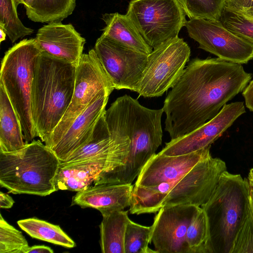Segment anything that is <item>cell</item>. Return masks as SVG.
Wrapping results in <instances>:
<instances>
[{
	"instance_id": "42",
	"label": "cell",
	"mask_w": 253,
	"mask_h": 253,
	"mask_svg": "<svg viewBox=\"0 0 253 253\" xmlns=\"http://www.w3.org/2000/svg\"><path fill=\"white\" fill-rule=\"evenodd\" d=\"M249 180V182L250 186L253 188V181L250 180Z\"/></svg>"
},
{
	"instance_id": "15",
	"label": "cell",
	"mask_w": 253,
	"mask_h": 253,
	"mask_svg": "<svg viewBox=\"0 0 253 253\" xmlns=\"http://www.w3.org/2000/svg\"><path fill=\"white\" fill-rule=\"evenodd\" d=\"M211 146L190 154L167 156L155 154L145 164L134 185L150 187L179 179L209 155Z\"/></svg>"
},
{
	"instance_id": "8",
	"label": "cell",
	"mask_w": 253,
	"mask_h": 253,
	"mask_svg": "<svg viewBox=\"0 0 253 253\" xmlns=\"http://www.w3.org/2000/svg\"><path fill=\"white\" fill-rule=\"evenodd\" d=\"M114 89L94 49L83 54L77 65L71 102L44 144L51 149L74 120L93 101L102 95L109 96Z\"/></svg>"
},
{
	"instance_id": "1",
	"label": "cell",
	"mask_w": 253,
	"mask_h": 253,
	"mask_svg": "<svg viewBox=\"0 0 253 253\" xmlns=\"http://www.w3.org/2000/svg\"><path fill=\"white\" fill-rule=\"evenodd\" d=\"M252 79L241 64L219 58L192 59L167 95L162 108L171 140L213 118Z\"/></svg>"
},
{
	"instance_id": "13",
	"label": "cell",
	"mask_w": 253,
	"mask_h": 253,
	"mask_svg": "<svg viewBox=\"0 0 253 253\" xmlns=\"http://www.w3.org/2000/svg\"><path fill=\"white\" fill-rule=\"evenodd\" d=\"M201 208L191 205L161 208L151 226V242L156 252L191 253L186 240V232Z\"/></svg>"
},
{
	"instance_id": "30",
	"label": "cell",
	"mask_w": 253,
	"mask_h": 253,
	"mask_svg": "<svg viewBox=\"0 0 253 253\" xmlns=\"http://www.w3.org/2000/svg\"><path fill=\"white\" fill-rule=\"evenodd\" d=\"M219 20L230 32L253 43V18L224 6Z\"/></svg>"
},
{
	"instance_id": "7",
	"label": "cell",
	"mask_w": 253,
	"mask_h": 253,
	"mask_svg": "<svg viewBox=\"0 0 253 253\" xmlns=\"http://www.w3.org/2000/svg\"><path fill=\"white\" fill-rule=\"evenodd\" d=\"M126 15L153 49L178 37L187 21L179 0H131Z\"/></svg>"
},
{
	"instance_id": "26",
	"label": "cell",
	"mask_w": 253,
	"mask_h": 253,
	"mask_svg": "<svg viewBox=\"0 0 253 253\" xmlns=\"http://www.w3.org/2000/svg\"><path fill=\"white\" fill-rule=\"evenodd\" d=\"M0 26L4 29L12 43L34 32L33 29L25 27L18 18L13 0H0Z\"/></svg>"
},
{
	"instance_id": "2",
	"label": "cell",
	"mask_w": 253,
	"mask_h": 253,
	"mask_svg": "<svg viewBox=\"0 0 253 253\" xmlns=\"http://www.w3.org/2000/svg\"><path fill=\"white\" fill-rule=\"evenodd\" d=\"M163 108L151 109L125 94L106 110L104 117L116 154L124 165L107 173L108 183H131L162 141Z\"/></svg>"
},
{
	"instance_id": "38",
	"label": "cell",
	"mask_w": 253,
	"mask_h": 253,
	"mask_svg": "<svg viewBox=\"0 0 253 253\" xmlns=\"http://www.w3.org/2000/svg\"><path fill=\"white\" fill-rule=\"evenodd\" d=\"M250 206L253 216V188L251 186L250 188Z\"/></svg>"
},
{
	"instance_id": "34",
	"label": "cell",
	"mask_w": 253,
	"mask_h": 253,
	"mask_svg": "<svg viewBox=\"0 0 253 253\" xmlns=\"http://www.w3.org/2000/svg\"><path fill=\"white\" fill-rule=\"evenodd\" d=\"M245 105L251 111L253 112V80L250 81L242 91Z\"/></svg>"
},
{
	"instance_id": "40",
	"label": "cell",
	"mask_w": 253,
	"mask_h": 253,
	"mask_svg": "<svg viewBox=\"0 0 253 253\" xmlns=\"http://www.w3.org/2000/svg\"><path fill=\"white\" fill-rule=\"evenodd\" d=\"M248 180L253 181V169H252L249 173Z\"/></svg>"
},
{
	"instance_id": "41",
	"label": "cell",
	"mask_w": 253,
	"mask_h": 253,
	"mask_svg": "<svg viewBox=\"0 0 253 253\" xmlns=\"http://www.w3.org/2000/svg\"><path fill=\"white\" fill-rule=\"evenodd\" d=\"M240 13H241V12H240ZM252 13H253V9L251 10H250V11H248V12H246V13H242V14H245V15H250V14H252Z\"/></svg>"
},
{
	"instance_id": "31",
	"label": "cell",
	"mask_w": 253,
	"mask_h": 253,
	"mask_svg": "<svg viewBox=\"0 0 253 253\" xmlns=\"http://www.w3.org/2000/svg\"><path fill=\"white\" fill-rule=\"evenodd\" d=\"M28 246L22 232L9 224L0 214V253H23Z\"/></svg>"
},
{
	"instance_id": "35",
	"label": "cell",
	"mask_w": 253,
	"mask_h": 253,
	"mask_svg": "<svg viewBox=\"0 0 253 253\" xmlns=\"http://www.w3.org/2000/svg\"><path fill=\"white\" fill-rule=\"evenodd\" d=\"M53 253V250L44 245H35L32 247H27L23 252V253Z\"/></svg>"
},
{
	"instance_id": "27",
	"label": "cell",
	"mask_w": 253,
	"mask_h": 253,
	"mask_svg": "<svg viewBox=\"0 0 253 253\" xmlns=\"http://www.w3.org/2000/svg\"><path fill=\"white\" fill-rule=\"evenodd\" d=\"M210 238L207 215L201 208L188 227L186 240L191 253H209Z\"/></svg>"
},
{
	"instance_id": "6",
	"label": "cell",
	"mask_w": 253,
	"mask_h": 253,
	"mask_svg": "<svg viewBox=\"0 0 253 253\" xmlns=\"http://www.w3.org/2000/svg\"><path fill=\"white\" fill-rule=\"evenodd\" d=\"M41 52L35 38L24 39L5 53L1 64L0 84L18 116L26 144L37 136L32 117L31 93Z\"/></svg>"
},
{
	"instance_id": "28",
	"label": "cell",
	"mask_w": 253,
	"mask_h": 253,
	"mask_svg": "<svg viewBox=\"0 0 253 253\" xmlns=\"http://www.w3.org/2000/svg\"><path fill=\"white\" fill-rule=\"evenodd\" d=\"M151 230V226H143L130 219L125 236V253H157L148 247Z\"/></svg>"
},
{
	"instance_id": "37",
	"label": "cell",
	"mask_w": 253,
	"mask_h": 253,
	"mask_svg": "<svg viewBox=\"0 0 253 253\" xmlns=\"http://www.w3.org/2000/svg\"><path fill=\"white\" fill-rule=\"evenodd\" d=\"M14 4L16 7L19 4H22L24 5L25 9L30 8L35 0H13Z\"/></svg>"
},
{
	"instance_id": "10",
	"label": "cell",
	"mask_w": 253,
	"mask_h": 253,
	"mask_svg": "<svg viewBox=\"0 0 253 253\" xmlns=\"http://www.w3.org/2000/svg\"><path fill=\"white\" fill-rule=\"evenodd\" d=\"M185 27L199 48L222 60L242 64L253 59V43L230 32L219 20L191 18Z\"/></svg>"
},
{
	"instance_id": "5",
	"label": "cell",
	"mask_w": 253,
	"mask_h": 253,
	"mask_svg": "<svg viewBox=\"0 0 253 253\" xmlns=\"http://www.w3.org/2000/svg\"><path fill=\"white\" fill-rule=\"evenodd\" d=\"M248 179L227 170L208 202L201 208L208 218L209 253H231L236 235L250 207Z\"/></svg>"
},
{
	"instance_id": "25",
	"label": "cell",
	"mask_w": 253,
	"mask_h": 253,
	"mask_svg": "<svg viewBox=\"0 0 253 253\" xmlns=\"http://www.w3.org/2000/svg\"><path fill=\"white\" fill-rule=\"evenodd\" d=\"M75 7L76 0H35L26 14L35 22H61L72 14Z\"/></svg>"
},
{
	"instance_id": "24",
	"label": "cell",
	"mask_w": 253,
	"mask_h": 253,
	"mask_svg": "<svg viewBox=\"0 0 253 253\" xmlns=\"http://www.w3.org/2000/svg\"><path fill=\"white\" fill-rule=\"evenodd\" d=\"M17 224L33 238L68 248L76 246L74 241L58 225L36 218L21 219Z\"/></svg>"
},
{
	"instance_id": "18",
	"label": "cell",
	"mask_w": 253,
	"mask_h": 253,
	"mask_svg": "<svg viewBox=\"0 0 253 253\" xmlns=\"http://www.w3.org/2000/svg\"><path fill=\"white\" fill-rule=\"evenodd\" d=\"M133 186L131 183L93 185L77 192L72 198L71 205L94 208L101 213L124 210L130 206Z\"/></svg>"
},
{
	"instance_id": "16",
	"label": "cell",
	"mask_w": 253,
	"mask_h": 253,
	"mask_svg": "<svg viewBox=\"0 0 253 253\" xmlns=\"http://www.w3.org/2000/svg\"><path fill=\"white\" fill-rule=\"evenodd\" d=\"M36 40L42 51L78 64L85 40L71 24L50 22L40 28Z\"/></svg>"
},
{
	"instance_id": "11",
	"label": "cell",
	"mask_w": 253,
	"mask_h": 253,
	"mask_svg": "<svg viewBox=\"0 0 253 253\" xmlns=\"http://www.w3.org/2000/svg\"><path fill=\"white\" fill-rule=\"evenodd\" d=\"M226 170L225 162L210 154L178 180L168 193L162 207L181 205L202 207L208 202Z\"/></svg>"
},
{
	"instance_id": "32",
	"label": "cell",
	"mask_w": 253,
	"mask_h": 253,
	"mask_svg": "<svg viewBox=\"0 0 253 253\" xmlns=\"http://www.w3.org/2000/svg\"><path fill=\"white\" fill-rule=\"evenodd\" d=\"M231 253H253V216L250 206L236 235Z\"/></svg>"
},
{
	"instance_id": "21",
	"label": "cell",
	"mask_w": 253,
	"mask_h": 253,
	"mask_svg": "<svg viewBox=\"0 0 253 253\" xmlns=\"http://www.w3.org/2000/svg\"><path fill=\"white\" fill-rule=\"evenodd\" d=\"M102 20L106 26L102 35L133 50L149 55L153 50L143 39L135 25L125 14L105 13Z\"/></svg>"
},
{
	"instance_id": "36",
	"label": "cell",
	"mask_w": 253,
	"mask_h": 253,
	"mask_svg": "<svg viewBox=\"0 0 253 253\" xmlns=\"http://www.w3.org/2000/svg\"><path fill=\"white\" fill-rule=\"evenodd\" d=\"M14 203V201L11 196H10L8 194L0 192V206L1 208H11L13 206Z\"/></svg>"
},
{
	"instance_id": "12",
	"label": "cell",
	"mask_w": 253,
	"mask_h": 253,
	"mask_svg": "<svg viewBox=\"0 0 253 253\" xmlns=\"http://www.w3.org/2000/svg\"><path fill=\"white\" fill-rule=\"evenodd\" d=\"M94 50L114 89L136 91L148 55L128 48L101 35Z\"/></svg>"
},
{
	"instance_id": "20",
	"label": "cell",
	"mask_w": 253,
	"mask_h": 253,
	"mask_svg": "<svg viewBox=\"0 0 253 253\" xmlns=\"http://www.w3.org/2000/svg\"><path fill=\"white\" fill-rule=\"evenodd\" d=\"M114 148L104 114L97 122L89 138L77 149L64 162L74 163L91 159H101L107 161V166L102 174L114 169Z\"/></svg>"
},
{
	"instance_id": "4",
	"label": "cell",
	"mask_w": 253,
	"mask_h": 253,
	"mask_svg": "<svg viewBox=\"0 0 253 253\" xmlns=\"http://www.w3.org/2000/svg\"><path fill=\"white\" fill-rule=\"evenodd\" d=\"M61 162L40 140L12 152L0 151V186L14 194L49 195L57 191Z\"/></svg>"
},
{
	"instance_id": "39",
	"label": "cell",
	"mask_w": 253,
	"mask_h": 253,
	"mask_svg": "<svg viewBox=\"0 0 253 253\" xmlns=\"http://www.w3.org/2000/svg\"><path fill=\"white\" fill-rule=\"evenodd\" d=\"M7 35L4 29L0 26V42H1L2 41L5 40L6 36Z\"/></svg>"
},
{
	"instance_id": "9",
	"label": "cell",
	"mask_w": 253,
	"mask_h": 253,
	"mask_svg": "<svg viewBox=\"0 0 253 253\" xmlns=\"http://www.w3.org/2000/svg\"><path fill=\"white\" fill-rule=\"evenodd\" d=\"M190 54V47L178 37L153 48L148 55L136 92L145 98L162 96L177 83Z\"/></svg>"
},
{
	"instance_id": "33",
	"label": "cell",
	"mask_w": 253,
	"mask_h": 253,
	"mask_svg": "<svg viewBox=\"0 0 253 253\" xmlns=\"http://www.w3.org/2000/svg\"><path fill=\"white\" fill-rule=\"evenodd\" d=\"M224 6L244 13L253 9V0H225Z\"/></svg>"
},
{
	"instance_id": "19",
	"label": "cell",
	"mask_w": 253,
	"mask_h": 253,
	"mask_svg": "<svg viewBox=\"0 0 253 253\" xmlns=\"http://www.w3.org/2000/svg\"><path fill=\"white\" fill-rule=\"evenodd\" d=\"M107 166V161L101 159L61 163L55 178L56 190H85L97 182Z\"/></svg>"
},
{
	"instance_id": "23",
	"label": "cell",
	"mask_w": 253,
	"mask_h": 253,
	"mask_svg": "<svg viewBox=\"0 0 253 253\" xmlns=\"http://www.w3.org/2000/svg\"><path fill=\"white\" fill-rule=\"evenodd\" d=\"M128 211H114L101 213L99 243L102 253H125V236L130 220Z\"/></svg>"
},
{
	"instance_id": "14",
	"label": "cell",
	"mask_w": 253,
	"mask_h": 253,
	"mask_svg": "<svg viewBox=\"0 0 253 253\" xmlns=\"http://www.w3.org/2000/svg\"><path fill=\"white\" fill-rule=\"evenodd\" d=\"M245 112L243 102L225 104L213 118L190 133L166 143L159 153L167 156H178L190 154L211 146Z\"/></svg>"
},
{
	"instance_id": "3",
	"label": "cell",
	"mask_w": 253,
	"mask_h": 253,
	"mask_svg": "<svg viewBox=\"0 0 253 253\" xmlns=\"http://www.w3.org/2000/svg\"><path fill=\"white\" fill-rule=\"evenodd\" d=\"M77 65L42 51L38 59L31 112L37 136L44 143L71 102Z\"/></svg>"
},
{
	"instance_id": "29",
	"label": "cell",
	"mask_w": 253,
	"mask_h": 253,
	"mask_svg": "<svg viewBox=\"0 0 253 253\" xmlns=\"http://www.w3.org/2000/svg\"><path fill=\"white\" fill-rule=\"evenodd\" d=\"M189 19L219 20L225 0H179Z\"/></svg>"
},
{
	"instance_id": "17",
	"label": "cell",
	"mask_w": 253,
	"mask_h": 253,
	"mask_svg": "<svg viewBox=\"0 0 253 253\" xmlns=\"http://www.w3.org/2000/svg\"><path fill=\"white\" fill-rule=\"evenodd\" d=\"M109 95H102L93 101L72 123L59 141L50 149L61 162L66 161L90 137L104 114Z\"/></svg>"
},
{
	"instance_id": "22",
	"label": "cell",
	"mask_w": 253,
	"mask_h": 253,
	"mask_svg": "<svg viewBox=\"0 0 253 253\" xmlns=\"http://www.w3.org/2000/svg\"><path fill=\"white\" fill-rule=\"evenodd\" d=\"M26 144L18 116L4 88L0 84V151H16Z\"/></svg>"
}]
</instances>
